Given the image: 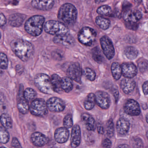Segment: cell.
I'll use <instances>...</instances> for the list:
<instances>
[{
	"label": "cell",
	"mask_w": 148,
	"mask_h": 148,
	"mask_svg": "<svg viewBox=\"0 0 148 148\" xmlns=\"http://www.w3.org/2000/svg\"><path fill=\"white\" fill-rule=\"evenodd\" d=\"M10 46L15 54L23 62L28 61L34 51L32 43L21 39L13 40L10 43Z\"/></svg>",
	"instance_id": "6da1fadb"
},
{
	"label": "cell",
	"mask_w": 148,
	"mask_h": 148,
	"mask_svg": "<svg viewBox=\"0 0 148 148\" xmlns=\"http://www.w3.org/2000/svg\"><path fill=\"white\" fill-rule=\"evenodd\" d=\"M77 15L76 8L70 3L63 4L58 11V19L66 25L70 26L74 24L76 21Z\"/></svg>",
	"instance_id": "7a4b0ae2"
},
{
	"label": "cell",
	"mask_w": 148,
	"mask_h": 148,
	"mask_svg": "<svg viewBox=\"0 0 148 148\" xmlns=\"http://www.w3.org/2000/svg\"><path fill=\"white\" fill-rule=\"evenodd\" d=\"M44 22V17L40 15H34L27 20L25 23L24 28L30 35L38 36L42 32Z\"/></svg>",
	"instance_id": "3957f363"
},
{
	"label": "cell",
	"mask_w": 148,
	"mask_h": 148,
	"mask_svg": "<svg viewBox=\"0 0 148 148\" xmlns=\"http://www.w3.org/2000/svg\"><path fill=\"white\" fill-rule=\"evenodd\" d=\"M44 29L46 33L53 35H60L67 34L69 32L65 24L60 21L54 20L47 21L44 25Z\"/></svg>",
	"instance_id": "277c9868"
},
{
	"label": "cell",
	"mask_w": 148,
	"mask_h": 148,
	"mask_svg": "<svg viewBox=\"0 0 148 148\" xmlns=\"http://www.w3.org/2000/svg\"><path fill=\"white\" fill-rule=\"evenodd\" d=\"M36 87L42 93L50 94L53 91L50 77L45 74H39L34 78Z\"/></svg>",
	"instance_id": "5b68a950"
},
{
	"label": "cell",
	"mask_w": 148,
	"mask_h": 148,
	"mask_svg": "<svg viewBox=\"0 0 148 148\" xmlns=\"http://www.w3.org/2000/svg\"><path fill=\"white\" fill-rule=\"evenodd\" d=\"M97 34L92 28L86 27L82 28L78 33V41L85 46H91L95 43Z\"/></svg>",
	"instance_id": "8992f818"
},
{
	"label": "cell",
	"mask_w": 148,
	"mask_h": 148,
	"mask_svg": "<svg viewBox=\"0 0 148 148\" xmlns=\"http://www.w3.org/2000/svg\"><path fill=\"white\" fill-rule=\"evenodd\" d=\"M29 110L33 115L43 117L48 114L47 103L43 99H35L31 102Z\"/></svg>",
	"instance_id": "52a82bcc"
},
{
	"label": "cell",
	"mask_w": 148,
	"mask_h": 148,
	"mask_svg": "<svg viewBox=\"0 0 148 148\" xmlns=\"http://www.w3.org/2000/svg\"><path fill=\"white\" fill-rule=\"evenodd\" d=\"M100 44L103 54L108 60H111L115 55V50L112 41L107 36L100 39Z\"/></svg>",
	"instance_id": "ba28073f"
},
{
	"label": "cell",
	"mask_w": 148,
	"mask_h": 148,
	"mask_svg": "<svg viewBox=\"0 0 148 148\" xmlns=\"http://www.w3.org/2000/svg\"><path fill=\"white\" fill-rule=\"evenodd\" d=\"M23 86L20 85L17 97V107L19 112L23 114H26L29 111V107L28 102L24 98L23 96Z\"/></svg>",
	"instance_id": "9c48e42d"
},
{
	"label": "cell",
	"mask_w": 148,
	"mask_h": 148,
	"mask_svg": "<svg viewBox=\"0 0 148 148\" xmlns=\"http://www.w3.org/2000/svg\"><path fill=\"white\" fill-rule=\"evenodd\" d=\"M67 74L69 77L76 82L81 83L82 71L78 63H74L70 65L67 70Z\"/></svg>",
	"instance_id": "30bf717a"
},
{
	"label": "cell",
	"mask_w": 148,
	"mask_h": 148,
	"mask_svg": "<svg viewBox=\"0 0 148 148\" xmlns=\"http://www.w3.org/2000/svg\"><path fill=\"white\" fill-rule=\"evenodd\" d=\"M47 105L48 109L54 113L62 112L65 108L64 101L58 97H52L49 99L47 101Z\"/></svg>",
	"instance_id": "8fae6325"
},
{
	"label": "cell",
	"mask_w": 148,
	"mask_h": 148,
	"mask_svg": "<svg viewBox=\"0 0 148 148\" xmlns=\"http://www.w3.org/2000/svg\"><path fill=\"white\" fill-rule=\"evenodd\" d=\"M96 103L101 108L107 109L110 106V97L108 93L103 91H98L95 94Z\"/></svg>",
	"instance_id": "7c38bea8"
},
{
	"label": "cell",
	"mask_w": 148,
	"mask_h": 148,
	"mask_svg": "<svg viewBox=\"0 0 148 148\" xmlns=\"http://www.w3.org/2000/svg\"><path fill=\"white\" fill-rule=\"evenodd\" d=\"M124 112L129 115L135 116L140 114V105L136 101L133 99L128 100L123 107Z\"/></svg>",
	"instance_id": "4fadbf2b"
},
{
	"label": "cell",
	"mask_w": 148,
	"mask_h": 148,
	"mask_svg": "<svg viewBox=\"0 0 148 148\" xmlns=\"http://www.w3.org/2000/svg\"><path fill=\"white\" fill-rule=\"evenodd\" d=\"M53 41L55 43L66 47L73 46L75 43L73 37L69 33L56 36L53 39Z\"/></svg>",
	"instance_id": "5bb4252c"
},
{
	"label": "cell",
	"mask_w": 148,
	"mask_h": 148,
	"mask_svg": "<svg viewBox=\"0 0 148 148\" xmlns=\"http://www.w3.org/2000/svg\"><path fill=\"white\" fill-rule=\"evenodd\" d=\"M122 74L125 78H132L137 74L136 66L132 63H124L121 65Z\"/></svg>",
	"instance_id": "9a60e30c"
},
{
	"label": "cell",
	"mask_w": 148,
	"mask_h": 148,
	"mask_svg": "<svg viewBox=\"0 0 148 148\" xmlns=\"http://www.w3.org/2000/svg\"><path fill=\"white\" fill-rule=\"evenodd\" d=\"M123 18L125 21L130 23H136L142 18V14L137 10H128L124 12Z\"/></svg>",
	"instance_id": "2e32d148"
},
{
	"label": "cell",
	"mask_w": 148,
	"mask_h": 148,
	"mask_svg": "<svg viewBox=\"0 0 148 148\" xmlns=\"http://www.w3.org/2000/svg\"><path fill=\"white\" fill-rule=\"evenodd\" d=\"M31 142L36 147H42L48 143V138L43 134L39 132L33 133L30 137Z\"/></svg>",
	"instance_id": "e0dca14e"
},
{
	"label": "cell",
	"mask_w": 148,
	"mask_h": 148,
	"mask_svg": "<svg viewBox=\"0 0 148 148\" xmlns=\"http://www.w3.org/2000/svg\"><path fill=\"white\" fill-rule=\"evenodd\" d=\"M54 0H33L31 5L36 9L49 10L53 8Z\"/></svg>",
	"instance_id": "ac0fdd59"
},
{
	"label": "cell",
	"mask_w": 148,
	"mask_h": 148,
	"mask_svg": "<svg viewBox=\"0 0 148 148\" xmlns=\"http://www.w3.org/2000/svg\"><path fill=\"white\" fill-rule=\"evenodd\" d=\"M69 137V131L66 128H59L57 129L55 132V139L58 143L62 144L66 142Z\"/></svg>",
	"instance_id": "d6986e66"
},
{
	"label": "cell",
	"mask_w": 148,
	"mask_h": 148,
	"mask_svg": "<svg viewBox=\"0 0 148 148\" xmlns=\"http://www.w3.org/2000/svg\"><path fill=\"white\" fill-rule=\"evenodd\" d=\"M81 133L80 127L75 125L73 127L71 133V146L73 148H77L81 143Z\"/></svg>",
	"instance_id": "ffe728a7"
},
{
	"label": "cell",
	"mask_w": 148,
	"mask_h": 148,
	"mask_svg": "<svg viewBox=\"0 0 148 148\" xmlns=\"http://www.w3.org/2000/svg\"><path fill=\"white\" fill-rule=\"evenodd\" d=\"M130 127L129 122L124 118H121L117 121L116 128L117 133L122 136L126 135Z\"/></svg>",
	"instance_id": "44dd1931"
},
{
	"label": "cell",
	"mask_w": 148,
	"mask_h": 148,
	"mask_svg": "<svg viewBox=\"0 0 148 148\" xmlns=\"http://www.w3.org/2000/svg\"><path fill=\"white\" fill-rule=\"evenodd\" d=\"M135 86V82L131 78H126L122 80L121 82V89L127 94L132 93L134 89Z\"/></svg>",
	"instance_id": "7402d4cb"
},
{
	"label": "cell",
	"mask_w": 148,
	"mask_h": 148,
	"mask_svg": "<svg viewBox=\"0 0 148 148\" xmlns=\"http://www.w3.org/2000/svg\"><path fill=\"white\" fill-rule=\"evenodd\" d=\"M26 16L23 14L16 13L10 16L9 24L14 27H19L23 23Z\"/></svg>",
	"instance_id": "603a6c76"
},
{
	"label": "cell",
	"mask_w": 148,
	"mask_h": 148,
	"mask_svg": "<svg viewBox=\"0 0 148 148\" xmlns=\"http://www.w3.org/2000/svg\"><path fill=\"white\" fill-rule=\"evenodd\" d=\"M81 117L87 130L90 131H94L95 129V123L94 118L87 113L83 114Z\"/></svg>",
	"instance_id": "cb8c5ba5"
},
{
	"label": "cell",
	"mask_w": 148,
	"mask_h": 148,
	"mask_svg": "<svg viewBox=\"0 0 148 148\" xmlns=\"http://www.w3.org/2000/svg\"><path fill=\"white\" fill-rule=\"evenodd\" d=\"M61 78L58 75L54 74L51 77V81L53 90L54 92L60 94L62 92L61 87Z\"/></svg>",
	"instance_id": "d4e9b609"
},
{
	"label": "cell",
	"mask_w": 148,
	"mask_h": 148,
	"mask_svg": "<svg viewBox=\"0 0 148 148\" xmlns=\"http://www.w3.org/2000/svg\"><path fill=\"white\" fill-rule=\"evenodd\" d=\"M61 87L62 90L66 93H69L73 88L72 79L69 77H65L61 79Z\"/></svg>",
	"instance_id": "484cf974"
},
{
	"label": "cell",
	"mask_w": 148,
	"mask_h": 148,
	"mask_svg": "<svg viewBox=\"0 0 148 148\" xmlns=\"http://www.w3.org/2000/svg\"><path fill=\"white\" fill-rule=\"evenodd\" d=\"M112 76L115 80L117 81L121 77L122 75L121 66L118 63L114 62L111 66Z\"/></svg>",
	"instance_id": "4316f807"
},
{
	"label": "cell",
	"mask_w": 148,
	"mask_h": 148,
	"mask_svg": "<svg viewBox=\"0 0 148 148\" xmlns=\"http://www.w3.org/2000/svg\"><path fill=\"white\" fill-rule=\"evenodd\" d=\"M96 103L95 95L93 93L89 94L84 102V107L85 109L90 110L92 109L95 107Z\"/></svg>",
	"instance_id": "83f0119b"
},
{
	"label": "cell",
	"mask_w": 148,
	"mask_h": 148,
	"mask_svg": "<svg viewBox=\"0 0 148 148\" xmlns=\"http://www.w3.org/2000/svg\"><path fill=\"white\" fill-rule=\"evenodd\" d=\"M0 122L2 125L7 129H9L12 127V120L10 116L8 114H3L0 116Z\"/></svg>",
	"instance_id": "f1b7e54d"
},
{
	"label": "cell",
	"mask_w": 148,
	"mask_h": 148,
	"mask_svg": "<svg viewBox=\"0 0 148 148\" xmlns=\"http://www.w3.org/2000/svg\"><path fill=\"white\" fill-rule=\"evenodd\" d=\"M91 55L94 61L97 63H101L103 62V56L99 47H95L93 48L91 50Z\"/></svg>",
	"instance_id": "f546056e"
},
{
	"label": "cell",
	"mask_w": 148,
	"mask_h": 148,
	"mask_svg": "<svg viewBox=\"0 0 148 148\" xmlns=\"http://www.w3.org/2000/svg\"><path fill=\"white\" fill-rule=\"evenodd\" d=\"M138 50L134 47H128L124 50V54L128 59L134 60L137 57L138 55Z\"/></svg>",
	"instance_id": "4dcf8cb0"
},
{
	"label": "cell",
	"mask_w": 148,
	"mask_h": 148,
	"mask_svg": "<svg viewBox=\"0 0 148 148\" xmlns=\"http://www.w3.org/2000/svg\"><path fill=\"white\" fill-rule=\"evenodd\" d=\"M95 22L103 30L107 29L110 25V21L109 20L102 17H97L95 19Z\"/></svg>",
	"instance_id": "1f68e13d"
},
{
	"label": "cell",
	"mask_w": 148,
	"mask_h": 148,
	"mask_svg": "<svg viewBox=\"0 0 148 148\" xmlns=\"http://www.w3.org/2000/svg\"><path fill=\"white\" fill-rule=\"evenodd\" d=\"M37 95L35 90L31 88H27L23 92L24 98L28 102L32 101L36 99Z\"/></svg>",
	"instance_id": "d6a6232c"
},
{
	"label": "cell",
	"mask_w": 148,
	"mask_h": 148,
	"mask_svg": "<svg viewBox=\"0 0 148 148\" xmlns=\"http://www.w3.org/2000/svg\"><path fill=\"white\" fill-rule=\"evenodd\" d=\"M10 140V135L7 129L4 127H0V143L6 144Z\"/></svg>",
	"instance_id": "836d02e7"
},
{
	"label": "cell",
	"mask_w": 148,
	"mask_h": 148,
	"mask_svg": "<svg viewBox=\"0 0 148 148\" xmlns=\"http://www.w3.org/2000/svg\"><path fill=\"white\" fill-rule=\"evenodd\" d=\"M83 74L89 81H93L95 79L96 74L95 71L89 67H86L84 70Z\"/></svg>",
	"instance_id": "e575fe53"
},
{
	"label": "cell",
	"mask_w": 148,
	"mask_h": 148,
	"mask_svg": "<svg viewBox=\"0 0 148 148\" xmlns=\"http://www.w3.org/2000/svg\"><path fill=\"white\" fill-rule=\"evenodd\" d=\"M107 135L108 137L111 138L113 137L114 134V129L113 120L110 119L108 121L107 123V128H106Z\"/></svg>",
	"instance_id": "d590c367"
},
{
	"label": "cell",
	"mask_w": 148,
	"mask_h": 148,
	"mask_svg": "<svg viewBox=\"0 0 148 148\" xmlns=\"http://www.w3.org/2000/svg\"><path fill=\"white\" fill-rule=\"evenodd\" d=\"M111 11V8L108 5H103L101 6L97 10V14L102 15H107L110 14Z\"/></svg>",
	"instance_id": "8d00e7d4"
},
{
	"label": "cell",
	"mask_w": 148,
	"mask_h": 148,
	"mask_svg": "<svg viewBox=\"0 0 148 148\" xmlns=\"http://www.w3.org/2000/svg\"><path fill=\"white\" fill-rule=\"evenodd\" d=\"M8 65V60L5 54L0 53V68L3 70L7 69Z\"/></svg>",
	"instance_id": "74e56055"
},
{
	"label": "cell",
	"mask_w": 148,
	"mask_h": 148,
	"mask_svg": "<svg viewBox=\"0 0 148 148\" xmlns=\"http://www.w3.org/2000/svg\"><path fill=\"white\" fill-rule=\"evenodd\" d=\"M73 117L70 114L67 115L65 116L63 120V125L64 127L67 129L70 128L73 126Z\"/></svg>",
	"instance_id": "f35d334b"
},
{
	"label": "cell",
	"mask_w": 148,
	"mask_h": 148,
	"mask_svg": "<svg viewBox=\"0 0 148 148\" xmlns=\"http://www.w3.org/2000/svg\"><path fill=\"white\" fill-rule=\"evenodd\" d=\"M148 64L146 60H142L138 64V68L141 72H143L147 68Z\"/></svg>",
	"instance_id": "ab89813d"
},
{
	"label": "cell",
	"mask_w": 148,
	"mask_h": 148,
	"mask_svg": "<svg viewBox=\"0 0 148 148\" xmlns=\"http://www.w3.org/2000/svg\"><path fill=\"white\" fill-rule=\"evenodd\" d=\"M132 146L133 147L143 148V144L142 140L139 138H135L132 140Z\"/></svg>",
	"instance_id": "60d3db41"
},
{
	"label": "cell",
	"mask_w": 148,
	"mask_h": 148,
	"mask_svg": "<svg viewBox=\"0 0 148 148\" xmlns=\"http://www.w3.org/2000/svg\"><path fill=\"white\" fill-rule=\"evenodd\" d=\"M11 147L13 148H21V143L16 137H14L12 139L11 144Z\"/></svg>",
	"instance_id": "b9f144b4"
},
{
	"label": "cell",
	"mask_w": 148,
	"mask_h": 148,
	"mask_svg": "<svg viewBox=\"0 0 148 148\" xmlns=\"http://www.w3.org/2000/svg\"><path fill=\"white\" fill-rule=\"evenodd\" d=\"M102 145L104 148H110L112 146V142L109 139H106L103 142Z\"/></svg>",
	"instance_id": "7bdbcfd3"
},
{
	"label": "cell",
	"mask_w": 148,
	"mask_h": 148,
	"mask_svg": "<svg viewBox=\"0 0 148 148\" xmlns=\"http://www.w3.org/2000/svg\"><path fill=\"white\" fill-rule=\"evenodd\" d=\"M7 22V19L5 16L2 14L0 13V27L4 26Z\"/></svg>",
	"instance_id": "ee69618b"
},
{
	"label": "cell",
	"mask_w": 148,
	"mask_h": 148,
	"mask_svg": "<svg viewBox=\"0 0 148 148\" xmlns=\"http://www.w3.org/2000/svg\"><path fill=\"white\" fill-rule=\"evenodd\" d=\"M143 90L144 94H148V81L146 82L143 85Z\"/></svg>",
	"instance_id": "f6af8a7d"
},
{
	"label": "cell",
	"mask_w": 148,
	"mask_h": 148,
	"mask_svg": "<svg viewBox=\"0 0 148 148\" xmlns=\"http://www.w3.org/2000/svg\"><path fill=\"white\" fill-rule=\"evenodd\" d=\"M113 94H114V97L116 101H117L118 99V97H119V92L118 90H117L116 89H114L113 90Z\"/></svg>",
	"instance_id": "bcb514c9"
},
{
	"label": "cell",
	"mask_w": 148,
	"mask_h": 148,
	"mask_svg": "<svg viewBox=\"0 0 148 148\" xmlns=\"http://www.w3.org/2000/svg\"><path fill=\"white\" fill-rule=\"evenodd\" d=\"M97 130L98 133L100 134H103L104 133V129L102 126H99L97 127Z\"/></svg>",
	"instance_id": "7dc6e473"
},
{
	"label": "cell",
	"mask_w": 148,
	"mask_h": 148,
	"mask_svg": "<svg viewBox=\"0 0 148 148\" xmlns=\"http://www.w3.org/2000/svg\"><path fill=\"white\" fill-rule=\"evenodd\" d=\"M118 148H129V147L128 145H126V144H123V145H120V146H118Z\"/></svg>",
	"instance_id": "c3c4849f"
},
{
	"label": "cell",
	"mask_w": 148,
	"mask_h": 148,
	"mask_svg": "<svg viewBox=\"0 0 148 148\" xmlns=\"http://www.w3.org/2000/svg\"><path fill=\"white\" fill-rule=\"evenodd\" d=\"M106 0H95V1L96 3H100L103 2Z\"/></svg>",
	"instance_id": "681fc988"
},
{
	"label": "cell",
	"mask_w": 148,
	"mask_h": 148,
	"mask_svg": "<svg viewBox=\"0 0 148 148\" xmlns=\"http://www.w3.org/2000/svg\"><path fill=\"white\" fill-rule=\"evenodd\" d=\"M3 74V71L2 69L0 68V76L2 75Z\"/></svg>",
	"instance_id": "f907efd6"
},
{
	"label": "cell",
	"mask_w": 148,
	"mask_h": 148,
	"mask_svg": "<svg viewBox=\"0 0 148 148\" xmlns=\"http://www.w3.org/2000/svg\"><path fill=\"white\" fill-rule=\"evenodd\" d=\"M146 120H147V123H148V114H147L146 116Z\"/></svg>",
	"instance_id": "816d5d0a"
},
{
	"label": "cell",
	"mask_w": 148,
	"mask_h": 148,
	"mask_svg": "<svg viewBox=\"0 0 148 148\" xmlns=\"http://www.w3.org/2000/svg\"><path fill=\"white\" fill-rule=\"evenodd\" d=\"M146 136H147V137L148 139V131L147 132V134H146Z\"/></svg>",
	"instance_id": "f5cc1de1"
},
{
	"label": "cell",
	"mask_w": 148,
	"mask_h": 148,
	"mask_svg": "<svg viewBox=\"0 0 148 148\" xmlns=\"http://www.w3.org/2000/svg\"><path fill=\"white\" fill-rule=\"evenodd\" d=\"M1 32H0V39H1Z\"/></svg>",
	"instance_id": "db71d44e"
}]
</instances>
